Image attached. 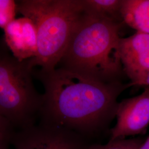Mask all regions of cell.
Instances as JSON below:
<instances>
[{"label":"cell","instance_id":"6da1fadb","mask_svg":"<svg viewBox=\"0 0 149 149\" xmlns=\"http://www.w3.org/2000/svg\"><path fill=\"white\" fill-rule=\"evenodd\" d=\"M34 78L43 85L40 122L65 128L90 139L116 117L118 97L132 86L106 82L59 67L34 69Z\"/></svg>","mask_w":149,"mask_h":149},{"label":"cell","instance_id":"7a4b0ae2","mask_svg":"<svg viewBox=\"0 0 149 149\" xmlns=\"http://www.w3.org/2000/svg\"><path fill=\"white\" fill-rule=\"evenodd\" d=\"M123 24L84 11L59 63L60 68L106 82L121 81L124 74L119 55Z\"/></svg>","mask_w":149,"mask_h":149},{"label":"cell","instance_id":"3957f363","mask_svg":"<svg viewBox=\"0 0 149 149\" xmlns=\"http://www.w3.org/2000/svg\"><path fill=\"white\" fill-rule=\"evenodd\" d=\"M17 11L30 19L37 34L38 52L31 68L49 71L59 65L74 26L84 12L82 0H21Z\"/></svg>","mask_w":149,"mask_h":149},{"label":"cell","instance_id":"277c9868","mask_svg":"<svg viewBox=\"0 0 149 149\" xmlns=\"http://www.w3.org/2000/svg\"><path fill=\"white\" fill-rule=\"evenodd\" d=\"M28 60L19 61L1 46L0 116L16 130L36 124L43 106V94L35 88Z\"/></svg>","mask_w":149,"mask_h":149},{"label":"cell","instance_id":"5b68a950","mask_svg":"<svg viewBox=\"0 0 149 149\" xmlns=\"http://www.w3.org/2000/svg\"><path fill=\"white\" fill-rule=\"evenodd\" d=\"M15 149H88V139L65 128L43 123L16 130L11 139Z\"/></svg>","mask_w":149,"mask_h":149},{"label":"cell","instance_id":"8992f818","mask_svg":"<svg viewBox=\"0 0 149 149\" xmlns=\"http://www.w3.org/2000/svg\"><path fill=\"white\" fill-rule=\"evenodd\" d=\"M117 123L110 130V140L144 134L149 125V87L139 95L118 103Z\"/></svg>","mask_w":149,"mask_h":149},{"label":"cell","instance_id":"52a82bcc","mask_svg":"<svg viewBox=\"0 0 149 149\" xmlns=\"http://www.w3.org/2000/svg\"><path fill=\"white\" fill-rule=\"evenodd\" d=\"M119 55L124 74L131 86H143L149 74V34L136 32L121 38Z\"/></svg>","mask_w":149,"mask_h":149},{"label":"cell","instance_id":"ba28073f","mask_svg":"<svg viewBox=\"0 0 149 149\" xmlns=\"http://www.w3.org/2000/svg\"><path fill=\"white\" fill-rule=\"evenodd\" d=\"M3 31L6 45L16 59L22 61L37 56V30L30 19L26 17L16 19Z\"/></svg>","mask_w":149,"mask_h":149},{"label":"cell","instance_id":"9c48e42d","mask_svg":"<svg viewBox=\"0 0 149 149\" xmlns=\"http://www.w3.org/2000/svg\"><path fill=\"white\" fill-rule=\"evenodd\" d=\"M121 13L125 24L149 34V0H123Z\"/></svg>","mask_w":149,"mask_h":149},{"label":"cell","instance_id":"30bf717a","mask_svg":"<svg viewBox=\"0 0 149 149\" xmlns=\"http://www.w3.org/2000/svg\"><path fill=\"white\" fill-rule=\"evenodd\" d=\"M82 2L84 11L86 13L108 21L124 23L121 13L123 0H82Z\"/></svg>","mask_w":149,"mask_h":149},{"label":"cell","instance_id":"8fae6325","mask_svg":"<svg viewBox=\"0 0 149 149\" xmlns=\"http://www.w3.org/2000/svg\"><path fill=\"white\" fill-rule=\"evenodd\" d=\"M143 141L139 138L109 140L106 144H91L88 149H139Z\"/></svg>","mask_w":149,"mask_h":149},{"label":"cell","instance_id":"7c38bea8","mask_svg":"<svg viewBox=\"0 0 149 149\" xmlns=\"http://www.w3.org/2000/svg\"><path fill=\"white\" fill-rule=\"evenodd\" d=\"M17 5L13 0H0V27L3 29L16 19Z\"/></svg>","mask_w":149,"mask_h":149},{"label":"cell","instance_id":"4fadbf2b","mask_svg":"<svg viewBox=\"0 0 149 149\" xmlns=\"http://www.w3.org/2000/svg\"><path fill=\"white\" fill-rule=\"evenodd\" d=\"M16 130L9 121L0 116V149H8Z\"/></svg>","mask_w":149,"mask_h":149},{"label":"cell","instance_id":"5bb4252c","mask_svg":"<svg viewBox=\"0 0 149 149\" xmlns=\"http://www.w3.org/2000/svg\"><path fill=\"white\" fill-rule=\"evenodd\" d=\"M139 149H149V138L141 145Z\"/></svg>","mask_w":149,"mask_h":149},{"label":"cell","instance_id":"9a60e30c","mask_svg":"<svg viewBox=\"0 0 149 149\" xmlns=\"http://www.w3.org/2000/svg\"><path fill=\"white\" fill-rule=\"evenodd\" d=\"M143 86H145V87H149V74L146 80L145 81Z\"/></svg>","mask_w":149,"mask_h":149}]
</instances>
